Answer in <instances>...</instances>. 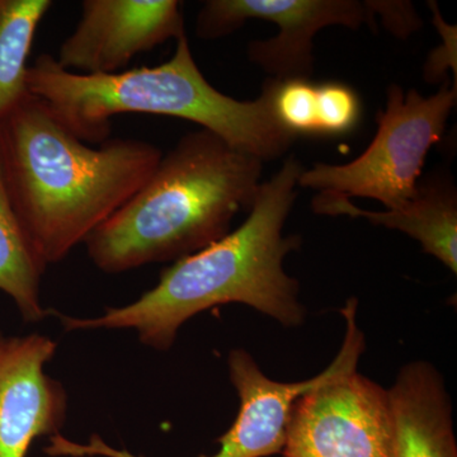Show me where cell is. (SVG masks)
I'll list each match as a JSON object with an SVG mask.
<instances>
[{"instance_id":"1","label":"cell","mask_w":457,"mask_h":457,"mask_svg":"<svg viewBox=\"0 0 457 457\" xmlns=\"http://www.w3.org/2000/svg\"><path fill=\"white\" fill-rule=\"evenodd\" d=\"M161 149L135 139L80 140L37 96L0 121V170L38 260L57 263L128 203Z\"/></svg>"},{"instance_id":"2","label":"cell","mask_w":457,"mask_h":457,"mask_svg":"<svg viewBox=\"0 0 457 457\" xmlns=\"http://www.w3.org/2000/svg\"><path fill=\"white\" fill-rule=\"evenodd\" d=\"M303 170L295 156L286 159L281 170L262 183L239 228L174 262L137 302L107 308L97 318L57 314L62 327L66 332L135 329L143 345L168 351L186 321L222 303H245L282 326H302L306 311L299 299V281L284 269L286 255L299 249L302 240L284 236V227Z\"/></svg>"},{"instance_id":"3","label":"cell","mask_w":457,"mask_h":457,"mask_svg":"<svg viewBox=\"0 0 457 457\" xmlns=\"http://www.w3.org/2000/svg\"><path fill=\"white\" fill-rule=\"evenodd\" d=\"M263 162L212 131L189 132L162 156L152 176L86 240L106 273L179 261L230 233L251 210Z\"/></svg>"},{"instance_id":"4","label":"cell","mask_w":457,"mask_h":457,"mask_svg":"<svg viewBox=\"0 0 457 457\" xmlns=\"http://www.w3.org/2000/svg\"><path fill=\"white\" fill-rule=\"evenodd\" d=\"M27 84L31 95L44 99L92 145L110 139L111 119L122 113L187 120L262 162L281 158L295 140L273 116L269 83L253 101L224 95L201 73L187 35L177 40L173 55L163 64L112 75L73 73L57 64L55 56L41 54L29 65Z\"/></svg>"},{"instance_id":"5","label":"cell","mask_w":457,"mask_h":457,"mask_svg":"<svg viewBox=\"0 0 457 457\" xmlns=\"http://www.w3.org/2000/svg\"><path fill=\"white\" fill-rule=\"evenodd\" d=\"M456 101V84L451 86L450 79L429 97L393 84L368 149L348 164L318 163L303 170L297 185L319 194L372 198L386 210L402 206L416 196L426 156L444 137Z\"/></svg>"},{"instance_id":"6","label":"cell","mask_w":457,"mask_h":457,"mask_svg":"<svg viewBox=\"0 0 457 457\" xmlns=\"http://www.w3.org/2000/svg\"><path fill=\"white\" fill-rule=\"evenodd\" d=\"M347 300V323L335 371L294 403L282 457H392L387 390L357 372L365 338Z\"/></svg>"},{"instance_id":"7","label":"cell","mask_w":457,"mask_h":457,"mask_svg":"<svg viewBox=\"0 0 457 457\" xmlns=\"http://www.w3.org/2000/svg\"><path fill=\"white\" fill-rule=\"evenodd\" d=\"M376 2L356 0H209L198 12L196 35L216 40L240 29L246 21L278 25V35L248 45V57L270 79H309L314 68L312 40L320 29L375 26Z\"/></svg>"},{"instance_id":"8","label":"cell","mask_w":457,"mask_h":457,"mask_svg":"<svg viewBox=\"0 0 457 457\" xmlns=\"http://www.w3.org/2000/svg\"><path fill=\"white\" fill-rule=\"evenodd\" d=\"M228 369L239 396V411L230 429L219 438L218 453L198 457H269L282 453L294 403L335 371L336 360L315 378L299 383L272 380L242 348L230 351ZM44 451L51 457H144L113 449L98 435L90 436L87 444L53 436Z\"/></svg>"},{"instance_id":"9","label":"cell","mask_w":457,"mask_h":457,"mask_svg":"<svg viewBox=\"0 0 457 457\" xmlns=\"http://www.w3.org/2000/svg\"><path fill=\"white\" fill-rule=\"evenodd\" d=\"M177 0H86L77 27L55 57L65 71L112 75L140 54L186 36Z\"/></svg>"},{"instance_id":"10","label":"cell","mask_w":457,"mask_h":457,"mask_svg":"<svg viewBox=\"0 0 457 457\" xmlns=\"http://www.w3.org/2000/svg\"><path fill=\"white\" fill-rule=\"evenodd\" d=\"M56 348L46 336L0 335V457H26L36 438L65 425L68 395L45 372Z\"/></svg>"},{"instance_id":"11","label":"cell","mask_w":457,"mask_h":457,"mask_svg":"<svg viewBox=\"0 0 457 457\" xmlns=\"http://www.w3.org/2000/svg\"><path fill=\"white\" fill-rule=\"evenodd\" d=\"M389 395L392 457H457L444 378L427 361L403 366Z\"/></svg>"},{"instance_id":"12","label":"cell","mask_w":457,"mask_h":457,"mask_svg":"<svg viewBox=\"0 0 457 457\" xmlns=\"http://www.w3.org/2000/svg\"><path fill=\"white\" fill-rule=\"evenodd\" d=\"M312 210L320 215L363 218L374 225L403 231L422 245L423 252L457 272V197L447 179H435L418 185L416 196L402 206L385 212L359 209L350 198L318 194Z\"/></svg>"},{"instance_id":"13","label":"cell","mask_w":457,"mask_h":457,"mask_svg":"<svg viewBox=\"0 0 457 457\" xmlns=\"http://www.w3.org/2000/svg\"><path fill=\"white\" fill-rule=\"evenodd\" d=\"M45 270L21 227L0 170V290L16 303L27 323H38L49 314L40 300Z\"/></svg>"},{"instance_id":"14","label":"cell","mask_w":457,"mask_h":457,"mask_svg":"<svg viewBox=\"0 0 457 457\" xmlns=\"http://www.w3.org/2000/svg\"><path fill=\"white\" fill-rule=\"evenodd\" d=\"M51 7L50 0H0V121L29 95V53Z\"/></svg>"},{"instance_id":"15","label":"cell","mask_w":457,"mask_h":457,"mask_svg":"<svg viewBox=\"0 0 457 457\" xmlns=\"http://www.w3.org/2000/svg\"><path fill=\"white\" fill-rule=\"evenodd\" d=\"M361 117L359 96L341 83L317 84V135H343L353 130Z\"/></svg>"},{"instance_id":"16","label":"cell","mask_w":457,"mask_h":457,"mask_svg":"<svg viewBox=\"0 0 457 457\" xmlns=\"http://www.w3.org/2000/svg\"><path fill=\"white\" fill-rule=\"evenodd\" d=\"M376 13H380L385 26L398 36H407L420 27V18L408 2H376Z\"/></svg>"}]
</instances>
